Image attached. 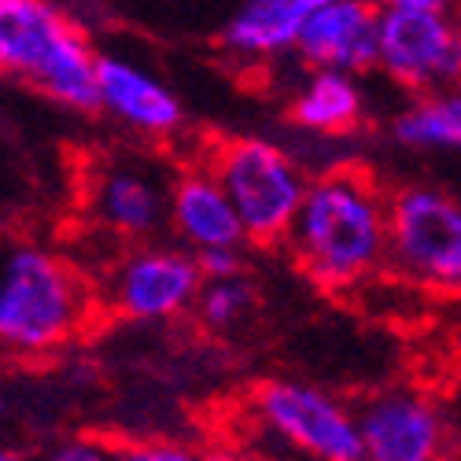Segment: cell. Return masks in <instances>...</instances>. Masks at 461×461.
Returning a JSON list of instances; mask_svg holds the SVG:
<instances>
[{"label": "cell", "mask_w": 461, "mask_h": 461, "mask_svg": "<svg viewBox=\"0 0 461 461\" xmlns=\"http://www.w3.org/2000/svg\"><path fill=\"white\" fill-rule=\"evenodd\" d=\"M281 248L325 292L366 285L388 266V188L362 167L311 177Z\"/></svg>", "instance_id": "cell-1"}, {"label": "cell", "mask_w": 461, "mask_h": 461, "mask_svg": "<svg viewBox=\"0 0 461 461\" xmlns=\"http://www.w3.org/2000/svg\"><path fill=\"white\" fill-rule=\"evenodd\" d=\"M96 288L56 248L0 229V351L45 358L78 339L96 314Z\"/></svg>", "instance_id": "cell-2"}, {"label": "cell", "mask_w": 461, "mask_h": 461, "mask_svg": "<svg viewBox=\"0 0 461 461\" xmlns=\"http://www.w3.org/2000/svg\"><path fill=\"white\" fill-rule=\"evenodd\" d=\"M0 74L70 111H100L96 52L56 0H0Z\"/></svg>", "instance_id": "cell-3"}, {"label": "cell", "mask_w": 461, "mask_h": 461, "mask_svg": "<svg viewBox=\"0 0 461 461\" xmlns=\"http://www.w3.org/2000/svg\"><path fill=\"white\" fill-rule=\"evenodd\" d=\"M203 163L225 188L229 203L237 207L248 244L281 248L311 181L303 167L281 144L262 137L221 140Z\"/></svg>", "instance_id": "cell-4"}, {"label": "cell", "mask_w": 461, "mask_h": 461, "mask_svg": "<svg viewBox=\"0 0 461 461\" xmlns=\"http://www.w3.org/2000/svg\"><path fill=\"white\" fill-rule=\"evenodd\" d=\"M388 266L420 288H461V196L425 181L392 188Z\"/></svg>", "instance_id": "cell-5"}, {"label": "cell", "mask_w": 461, "mask_h": 461, "mask_svg": "<svg viewBox=\"0 0 461 461\" xmlns=\"http://www.w3.org/2000/svg\"><path fill=\"white\" fill-rule=\"evenodd\" d=\"M200 285L203 270L196 251L140 240V248L119 251L104 266L96 303L126 321H174L192 311Z\"/></svg>", "instance_id": "cell-6"}, {"label": "cell", "mask_w": 461, "mask_h": 461, "mask_svg": "<svg viewBox=\"0 0 461 461\" xmlns=\"http://www.w3.org/2000/svg\"><path fill=\"white\" fill-rule=\"evenodd\" d=\"M376 67L413 93L461 82V23L450 12L376 8Z\"/></svg>", "instance_id": "cell-7"}, {"label": "cell", "mask_w": 461, "mask_h": 461, "mask_svg": "<svg viewBox=\"0 0 461 461\" xmlns=\"http://www.w3.org/2000/svg\"><path fill=\"white\" fill-rule=\"evenodd\" d=\"M262 429L288 443L295 454L318 461H358L362 439L355 410L321 388L299 380H262L251 395Z\"/></svg>", "instance_id": "cell-8"}, {"label": "cell", "mask_w": 461, "mask_h": 461, "mask_svg": "<svg viewBox=\"0 0 461 461\" xmlns=\"http://www.w3.org/2000/svg\"><path fill=\"white\" fill-rule=\"evenodd\" d=\"M362 457L369 461H432L454 443L450 413L425 392L392 388L355 410Z\"/></svg>", "instance_id": "cell-9"}, {"label": "cell", "mask_w": 461, "mask_h": 461, "mask_svg": "<svg viewBox=\"0 0 461 461\" xmlns=\"http://www.w3.org/2000/svg\"><path fill=\"white\" fill-rule=\"evenodd\" d=\"M167 177L144 159L100 163L86 185V211L104 237L140 244L167 225Z\"/></svg>", "instance_id": "cell-10"}, {"label": "cell", "mask_w": 461, "mask_h": 461, "mask_svg": "<svg viewBox=\"0 0 461 461\" xmlns=\"http://www.w3.org/2000/svg\"><path fill=\"white\" fill-rule=\"evenodd\" d=\"M96 100L114 122L148 140H167L185 126V107L174 89L122 56H96Z\"/></svg>", "instance_id": "cell-11"}, {"label": "cell", "mask_w": 461, "mask_h": 461, "mask_svg": "<svg viewBox=\"0 0 461 461\" xmlns=\"http://www.w3.org/2000/svg\"><path fill=\"white\" fill-rule=\"evenodd\" d=\"M295 52L306 67L348 74L376 67V8L369 0H318L303 19Z\"/></svg>", "instance_id": "cell-12"}, {"label": "cell", "mask_w": 461, "mask_h": 461, "mask_svg": "<svg viewBox=\"0 0 461 461\" xmlns=\"http://www.w3.org/2000/svg\"><path fill=\"white\" fill-rule=\"evenodd\" d=\"M167 225L188 251H207V248H244V225L237 207L229 203L225 188L207 170V163L188 167L170 181V200H167Z\"/></svg>", "instance_id": "cell-13"}, {"label": "cell", "mask_w": 461, "mask_h": 461, "mask_svg": "<svg viewBox=\"0 0 461 461\" xmlns=\"http://www.w3.org/2000/svg\"><path fill=\"white\" fill-rule=\"evenodd\" d=\"M318 0H240L221 30V49L237 59H270L295 49L303 19Z\"/></svg>", "instance_id": "cell-14"}, {"label": "cell", "mask_w": 461, "mask_h": 461, "mask_svg": "<svg viewBox=\"0 0 461 461\" xmlns=\"http://www.w3.org/2000/svg\"><path fill=\"white\" fill-rule=\"evenodd\" d=\"M288 119L299 130L321 133V137L355 130L362 122V89L355 82V74L332 70V67H314V74L292 96Z\"/></svg>", "instance_id": "cell-15"}, {"label": "cell", "mask_w": 461, "mask_h": 461, "mask_svg": "<svg viewBox=\"0 0 461 461\" xmlns=\"http://www.w3.org/2000/svg\"><path fill=\"white\" fill-rule=\"evenodd\" d=\"M392 137L410 151L461 156V82L420 93L392 122Z\"/></svg>", "instance_id": "cell-16"}, {"label": "cell", "mask_w": 461, "mask_h": 461, "mask_svg": "<svg viewBox=\"0 0 461 461\" xmlns=\"http://www.w3.org/2000/svg\"><path fill=\"white\" fill-rule=\"evenodd\" d=\"M251 306H255V285L240 270V274H225V277H203L192 311H196L200 325H207L211 332H225L237 321H244Z\"/></svg>", "instance_id": "cell-17"}, {"label": "cell", "mask_w": 461, "mask_h": 461, "mask_svg": "<svg viewBox=\"0 0 461 461\" xmlns=\"http://www.w3.org/2000/svg\"><path fill=\"white\" fill-rule=\"evenodd\" d=\"M196 262H200L203 277H225V274L244 270L240 248H207V251H196Z\"/></svg>", "instance_id": "cell-18"}, {"label": "cell", "mask_w": 461, "mask_h": 461, "mask_svg": "<svg viewBox=\"0 0 461 461\" xmlns=\"http://www.w3.org/2000/svg\"><path fill=\"white\" fill-rule=\"evenodd\" d=\"M52 457H59V461H100V457H111V450L93 443V439H70V443L56 447Z\"/></svg>", "instance_id": "cell-19"}, {"label": "cell", "mask_w": 461, "mask_h": 461, "mask_svg": "<svg viewBox=\"0 0 461 461\" xmlns=\"http://www.w3.org/2000/svg\"><path fill=\"white\" fill-rule=\"evenodd\" d=\"M122 454L126 457H137V461H185L188 457L185 447H130Z\"/></svg>", "instance_id": "cell-20"}, {"label": "cell", "mask_w": 461, "mask_h": 461, "mask_svg": "<svg viewBox=\"0 0 461 461\" xmlns=\"http://www.w3.org/2000/svg\"><path fill=\"white\" fill-rule=\"evenodd\" d=\"M388 5H402V8H429V12H450L457 0H388Z\"/></svg>", "instance_id": "cell-21"}, {"label": "cell", "mask_w": 461, "mask_h": 461, "mask_svg": "<svg viewBox=\"0 0 461 461\" xmlns=\"http://www.w3.org/2000/svg\"><path fill=\"white\" fill-rule=\"evenodd\" d=\"M450 420H454V432H457V443H461V413H457V417H450Z\"/></svg>", "instance_id": "cell-22"}]
</instances>
